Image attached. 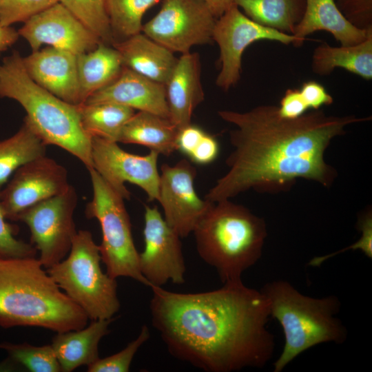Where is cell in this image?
<instances>
[{"label":"cell","mask_w":372,"mask_h":372,"mask_svg":"<svg viewBox=\"0 0 372 372\" xmlns=\"http://www.w3.org/2000/svg\"><path fill=\"white\" fill-rule=\"evenodd\" d=\"M22 59L28 75L38 85L67 103H82L77 55L49 46Z\"/></svg>","instance_id":"17"},{"label":"cell","mask_w":372,"mask_h":372,"mask_svg":"<svg viewBox=\"0 0 372 372\" xmlns=\"http://www.w3.org/2000/svg\"><path fill=\"white\" fill-rule=\"evenodd\" d=\"M212 40L218 44L220 50V69L216 84L224 91L229 90L239 81L242 54L251 43L260 40H270L299 47L304 41L293 34L254 21L235 3L217 18Z\"/></svg>","instance_id":"10"},{"label":"cell","mask_w":372,"mask_h":372,"mask_svg":"<svg viewBox=\"0 0 372 372\" xmlns=\"http://www.w3.org/2000/svg\"><path fill=\"white\" fill-rule=\"evenodd\" d=\"M309 109L319 110L323 105L332 104L333 97L320 83L314 81L304 82L299 89Z\"/></svg>","instance_id":"37"},{"label":"cell","mask_w":372,"mask_h":372,"mask_svg":"<svg viewBox=\"0 0 372 372\" xmlns=\"http://www.w3.org/2000/svg\"><path fill=\"white\" fill-rule=\"evenodd\" d=\"M23 57L14 52L0 63V96L18 102L26 123L45 145L58 146L87 167H93L92 138L84 131L79 105L48 92L28 75Z\"/></svg>","instance_id":"4"},{"label":"cell","mask_w":372,"mask_h":372,"mask_svg":"<svg viewBox=\"0 0 372 372\" xmlns=\"http://www.w3.org/2000/svg\"><path fill=\"white\" fill-rule=\"evenodd\" d=\"M261 292L267 300L270 316L279 322L285 335L283 350L273 364L274 372H281L316 345L346 340L347 330L336 317L341 305L336 296L310 297L285 280L268 282Z\"/></svg>","instance_id":"6"},{"label":"cell","mask_w":372,"mask_h":372,"mask_svg":"<svg viewBox=\"0 0 372 372\" xmlns=\"http://www.w3.org/2000/svg\"><path fill=\"white\" fill-rule=\"evenodd\" d=\"M159 1L107 0V11L114 42L141 32L145 13Z\"/></svg>","instance_id":"29"},{"label":"cell","mask_w":372,"mask_h":372,"mask_svg":"<svg viewBox=\"0 0 372 372\" xmlns=\"http://www.w3.org/2000/svg\"><path fill=\"white\" fill-rule=\"evenodd\" d=\"M195 166L187 159L161 167L158 198L164 219L180 238L193 230L212 203L202 199L194 188Z\"/></svg>","instance_id":"14"},{"label":"cell","mask_w":372,"mask_h":372,"mask_svg":"<svg viewBox=\"0 0 372 372\" xmlns=\"http://www.w3.org/2000/svg\"><path fill=\"white\" fill-rule=\"evenodd\" d=\"M218 152L219 145L217 140L214 136L205 133L189 157L196 164L207 165L216 158Z\"/></svg>","instance_id":"39"},{"label":"cell","mask_w":372,"mask_h":372,"mask_svg":"<svg viewBox=\"0 0 372 372\" xmlns=\"http://www.w3.org/2000/svg\"><path fill=\"white\" fill-rule=\"evenodd\" d=\"M78 105L81 125L91 138L99 137L115 142L124 125L135 113L130 107L113 103Z\"/></svg>","instance_id":"28"},{"label":"cell","mask_w":372,"mask_h":372,"mask_svg":"<svg viewBox=\"0 0 372 372\" xmlns=\"http://www.w3.org/2000/svg\"><path fill=\"white\" fill-rule=\"evenodd\" d=\"M77 194L70 186L63 192L41 201L21 212L14 221L26 224L32 245L39 252L45 269L59 262L69 253L77 231L74 220Z\"/></svg>","instance_id":"9"},{"label":"cell","mask_w":372,"mask_h":372,"mask_svg":"<svg viewBox=\"0 0 372 372\" xmlns=\"http://www.w3.org/2000/svg\"><path fill=\"white\" fill-rule=\"evenodd\" d=\"M101 42L112 45V35L107 11V0H59Z\"/></svg>","instance_id":"30"},{"label":"cell","mask_w":372,"mask_h":372,"mask_svg":"<svg viewBox=\"0 0 372 372\" xmlns=\"http://www.w3.org/2000/svg\"><path fill=\"white\" fill-rule=\"evenodd\" d=\"M0 349L9 358L31 372H60L61 366L50 345L34 346L26 342H3Z\"/></svg>","instance_id":"31"},{"label":"cell","mask_w":372,"mask_h":372,"mask_svg":"<svg viewBox=\"0 0 372 372\" xmlns=\"http://www.w3.org/2000/svg\"><path fill=\"white\" fill-rule=\"evenodd\" d=\"M192 233L198 255L223 284L242 281L260 258L267 235L263 218L230 199L212 203Z\"/></svg>","instance_id":"5"},{"label":"cell","mask_w":372,"mask_h":372,"mask_svg":"<svg viewBox=\"0 0 372 372\" xmlns=\"http://www.w3.org/2000/svg\"><path fill=\"white\" fill-rule=\"evenodd\" d=\"M154 150L137 155L122 149L117 142L92 137L93 168L124 200L130 198L126 183L141 188L149 201L158 200L160 174Z\"/></svg>","instance_id":"12"},{"label":"cell","mask_w":372,"mask_h":372,"mask_svg":"<svg viewBox=\"0 0 372 372\" xmlns=\"http://www.w3.org/2000/svg\"><path fill=\"white\" fill-rule=\"evenodd\" d=\"M59 0H0V24L4 26L25 22Z\"/></svg>","instance_id":"33"},{"label":"cell","mask_w":372,"mask_h":372,"mask_svg":"<svg viewBox=\"0 0 372 372\" xmlns=\"http://www.w3.org/2000/svg\"><path fill=\"white\" fill-rule=\"evenodd\" d=\"M344 17L355 27H372V0H334Z\"/></svg>","instance_id":"36"},{"label":"cell","mask_w":372,"mask_h":372,"mask_svg":"<svg viewBox=\"0 0 372 372\" xmlns=\"http://www.w3.org/2000/svg\"><path fill=\"white\" fill-rule=\"evenodd\" d=\"M123 68L122 59L118 50L112 45L103 42L92 50L77 55L82 103L92 94L116 79Z\"/></svg>","instance_id":"25"},{"label":"cell","mask_w":372,"mask_h":372,"mask_svg":"<svg viewBox=\"0 0 372 372\" xmlns=\"http://www.w3.org/2000/svg\"><path fill=\"white\" fill-rule=\"evenodd\" d=\"M112 320H94L81 329L56 333L51 346L61 371L71 372L81 366H88L100 358L99 344L109 333Z\"/></svg>","instance_id":"22"},{"label":"cell","mask_w":372,"mask_h":372,"mask_svg":"<svg viewBox=\"0 0 372 372\" xmlns=\"http://www.w3.org/2000/svg\"><path fill=\"white\" fill-rule=\"evenodd\" d=\"M66 169L45 155L20 166L0 191L7 218L16 217L27 208L56 196L70 186Z\"/></svg>","instance_id":"15"},{"label":"cell","mask_w":372,"mask_h":372,"mask_svg":"<svg viewBox=\"0 0 372 372\" xmlns=\"http://www.w3.org/2000/svg\"><path fill=\"white\" fill-rule=\"evenodd\" d=\"M234 3L254 21L292 34L301 20L305 0H234Z\"/></svg>","instance_id":"26"},{"label":"cell","mask_w":372,"mask_h":372,"mask_svg":"<svg viewBox=\"0 0 372 372\" xmlns=\"http://www.w3.org/2000/svg\"><path fill=\"white\" fill-rule=\"evenodd\" d=\"M66 258L46 269L62 291L91 320L111 319L120 309L116 279L101 267L99 246L88 230H79Z\"/></svg>","instance_id":"7"},{"label":"cell","mask_w":372,"mask_h":372,"mask_svg":"<svg viewBox=\"0 0 372 372\" xmlns=\"http://www.w3.org/2000/svg\"><path fill=\"white\" fill-rule=\"evenodd\" d=\"M198 53L181 54L165 85L169 121L179 130L192 123L196 108L204 101Z\"/></svg>","instance_id":"19"},{"label":"cell","mask_w":372,"mask_h":372,"mask_svg":"<svg viewBox=\"0 0 372 372\" xmlns=\"http://www.w3.org/2000/svg\"><path fill=\"white\" fill-rule=\"evenodd\" d=\"M92 198L85 207L87 218L98 220L102 233L99 246L101 260L106 273L112 278H131L149 287L141 274L138 252L135 247L132 225L124 199L93 168L87 169Z\"/></svg>","instance_id":"8"},{"label":"cell","mask_w":372,"mask_h":372,"mask_svg":"<svg viewBox=\"0 0 372 372\" xmlns=\"http://www.w3.org/2000/svg\"><path fill=\"white\" fill-rule=\"evenodd\" d=\"M314 73L330 74L335 68H343L362 79H372V28L362 42L340 47L323 43L315 48L311 61Z\"/></svg>","instance_id":"23"},{"label":"cell","mask_w":372,"mask_h":372,"mask_svg":"<svg viewBox=\"0 0 372 372\" xmlns=\"http://www.w3.org/2000/svg\"><path fill=\"white\" fill-rule=\"evenodd\" d=\"M113 103L169 118L165 85L124 67L111 83L94 92L83 103Z\"/></svg>","instance_id":"18"},{"label":"cell","mask_w":372,"mask_h":372,"mask_svg":"<svg viewBox=\"0 0 372 372\" xmlns=\"http://www.w3.org/2000/svg\"><path fill=\"white\" fill-rule=\"evenodd\" d=\"M46 146L25 122L15 134L0 140V191L20 166L45 156Z\"/></svg>","instance_id":"27"},{"label":"cell","mask_w":372,"mask_h":372,"mask_svg":"<svg viewBox=\"0 0 372 372\" xmlns=\"http://www.w3.org/2000/svg\"><path fill=\"white\" fill-rule=\"evenodd\" d=\"M205 133L203 129L192 123L179 129L176 138V149L189 157Z\"/></svg>","instance_id":"40"},{"label":"cell","mask_w":372,"mask_h":372,"mask_svg":"<svg viewBox=\"0 0 372 372\" xmlns=\"http://www.w3.org/2000/svg\"><path fill=\"white\" fill-rule=\"evenodd\" d=\"M112 45L119 52L124 67L163 85L178 60L172 52L142 32Z\"/></svg>","instance_id":"20"},{"label":"cell","mask_w":372,"mask_h":372,"mask_svg":"<svg viewBox=\"0 0 372 372\" xmlns=\"http://www.w3.org/2000/svg\"><path fill=\"white\" fill-rule=\"evenodd\" d=\"M24 23L18 33L33 51L47 44L79 55L92 50L101 42L59 2Z\"/></svg>","instance_id":"16"},{"label":"cell","mask_w":372,"mask_h":372,"mask_svg":"<svg viewBox=\"0 0 372 372\" xmlns=\"http://www.w3.org/2000/svg\"><path fill=\"white\" fill-rule=\"evenodd\" d=\"M143 237L145 247L138 254V265L149 287H162L168 281L178 285L185 282L186 267L181 238L156 206H145Z\"/></svg>","instance_id":"13"},{"label":"cell","mask_w":372,"mask_h":372,"mask_svg":"<svg viewBox=\"0 0 372 372\" xmlns=\"http://www.w3.org/2000/svg\"><path fill=\"white\" fill-rule=\"evenodd\" d=\"M217 18L203 0H163L160 10L143 25V33L173 53L210 43Z\"/></svg>","instance_id":"11"},{"label":"cell","mask_w":372,"mask_h":372,"mask_svg":"<svg viewBox=\"0 0 372 372\" xmlns=\"http://www.w3.org/2000/svg\"><path fill=\"white\" fill-rule=\"evenodd\" d=\"M209 8L214 15L218 18L233 4L234 0H203Z\"/></svg>","instance_id":"42"},{"label":"cell","mask_w":372,"mask_h":372,"mask_svg":"<svg viewBox=\"0 0 372 372\" xmlns=\"http://www.w3.org/2000/svg\"><path fill=\"white\" fill-rule=\"evenodd\" d=\"M6 213L0 203V258H34L38 251L35 247L15 236L18 229L7 222Z\"/></svg>","instance_id":"34"},{"label":"cell","mask_w":372,"mask_h":372,"mask_svg":"<svg viewBox=\"0 0 372 372\" xmlns=\"http://www.w3.org/2000/svg\"><path fill=\"white\" fill-rule=\"evenodd\" d=\"M12 360L9 359V360H5L0 364V371H12L10 369H14V367L12 364Z\"/></svg>","instance_id":"43"},{"label":"cell","mask_w":372,"mask_h":372,"mask_svg":"<svg viewBox=\"0 0 372 372\" xmlns=\"http://www.w3.org/2000/svg\"><path fill=\"white\" fill-rule=\"evenodd\" d=\"M303 16L296 25L293 35L303 41L316 31H327L339 41L341 45L358 44L364 41L369 29L353 25L341 12L334 0H305Z\"/></svg>","instance_id":"21"},{"label":"cell","mask_w":372,"mask_h":372,"mask_svg":"<svg viewBox=\"0 0 372 372\" xmlns=\"http://www.w3.org/2000/svg\"><path fill=\"white\" fill-rule=\"evenodd\" d=\"M280 114L285 118H296L309 109L299 89H287L278 106Z\"/></svg>","instance_id":"38"},{"label":"cell","mask_w":372,"mask_h":372,"mask_svg":"<svg viewBox=\"0 0 372 372\" xmlns=\"http://www.w3.org/2000/svg\"><path fill=\"white\" fill-rule=\"evenodd\" d=\"M19 36L18 31L10 26L0 24V54L14 43Z\"/></svg>","instance_id":"41"},{"label":"cell","mask_w":372,"mask_h":372,"mask_svg":"<svg viewBox=\"0 0 372 372\" xmlns=\"http://www.w3.org/2000/svg\"><path fill=\"white\" fill-rule=\"evenodd\" d=\"M178 131L169 118L138 111L124 125L117 142L141 145L159 154L169 156L177 149Z\"/></svg>","instance_id":"24"},{"label":"cell","mask_w":372,"mask_h":372,"mask_svg":"<svg viewBox=\"0 0 372 372\" xmlns=\"http://www.w3.org/2000/svg\"><path fill=\"white\" fill-rule=\"evenodd\" d=\"M39 258H0V327L81 329L88 317L58 286Z\"/></svg>","instance_id":"3"},{"label":"cell","mask_w":372,"mask_h":372,"mask_svg":"<svg viewBox=\"0 0 372 372\" xmlns=\"http://www.w3.org/2000/svg\"><path fill=\"white\" fill-rule=\"evenodd\" d=\"M358 226L361 231L360 238L353 245L331 254L315 257L309 262V266H320L330 258L348 250L360 249L369 258H372V214L370 209L361 214L358 220Z\"/></svg>","instance_id":"35"},{"label":"cell","mask_w":372,"mask_h":372,"mask_svg":"<svg viewBox=\"0 0 372 372\" xmlns=\"http://www.w3.org/2000/svg\"><path fill=\"white\" fill-rule=\"evenodd\" d=\"M218 115L236 128L229 132L234 150L226 160L229 169L205 196L211 203L250 189L287 191L299 178L331 187L337 172L325 161L324 154L331 141L342 135L349 125L371 120L328 115L320 109L287 118L273 105L243 112L220 110Z\"/></svg>","instance_id":"1"},{"label":"cell","mask_w":372,"mask_h":372,"mask_svg":"<svg viewBox=\"0 0 372 372\" xmlns=\"http://www.w3.org/2000/svg\"><path fill=\"white\" fill-rule=\"evenodd\" d=\"M150 288L152 325L176 358L207 372H233L263 367L272 358L269 307L261 291L242 281L192 293Z\"/></svg>","instance_id":"2"},{"label":"cell","mask_w":372,"mask_h":372,"mask_svg":"<svg viewBox=\"0 0 372 372\" xmlns=\"http://www.w3.org/2000/svg\"><path fill=\"white\" fill-rule=\"evenodd\" d=\"M148 327L143 325L138 337L121 351L110 356L99 358L87 366L88 372H127L139 348L149 338Z\"/></svg>","instance_id":"32"}]
</instances>
